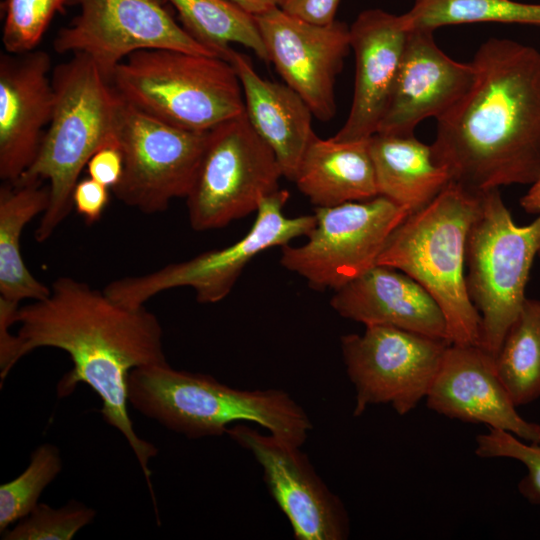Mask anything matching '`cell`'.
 Masks as SVG:
<instances>
[{
  "instance_id": "cell-35",
  "label": "cell",
  "mask_w": 540,
  "mask_h": 540,
  "mask_svg": "<svg viewBox=\"0 0 540 540\" xmlns=\"http://www.w3.org/2000/svg\"><path fill=\"white\" fill-rule=\"evenodd\" d=\"M19 303L0 297V377L3 380L14 367V349L16 335L10 333L12 325L16 324V313Z\"/></svg>"
},
{
  "instance_id": "cell-29",
  "label": "cell",
  "mask_w": 540,
  "mask_h": 540,
  "mask_svg": "<svg viewBox=\"0 0 540 540\" xmlns=\"http://www.w3.org/2000/svg\"><path fill=\"white\" fill-rule=\"evenodd\" d=\"M69 0H5L2 43L7 53L36 49L51 20L64 12Z\"/></svg>"
},
{
  "instance_id": "cell-31",
  "label": "cell",
  "mask_w": 540,
  "mask_h": 540,
  "mask_svg": "<svg viewBox=\"0 0 540 540\" xmlns=\"http://www.w3.org/2000/svg\"><path fill=\"white\" fill-rule=\"evenodd\" d=\"M475 442V453L480 458H508L522 463L527 472L518 483V491L528 502L540 506V443L491 428L478 435Z\"/></svg>"
},
{
  "instance_id": "cell-22",
  "label": "cell",
  "mask_w": 540,
  "mask_h": 540,
  "mask_svg": "<svg viewBox=\"0 0 540 540\" xmlns=\"http://www.w3.org/2000/svg\"><path fill=\"white\" fill-rule=\"evenodd\" d=\"M293 182L315 207H332L379 195L368 139L339 141L315 135Z\"/></svg>"
},
{
  "instance_id": "cell-18",
  "label": "cell",
  "mask_w": 540,
  "mask_h": 540,
  "mask_svg": "<svg viewBox=\"0 0 540 540\" xmlns=\"http://www.w3.org/2000/svg\"><path fill=\"white\" fill-rule=\"evenodd\" d=\"M51 60L42 50L0 56V177L17 182L37 157L52 117Z\"/></svg>"
},
{
  "instance_id": "cell-26",
  "label": "cell",
  "mask_w": 540,
  "mask_h": 540,
  "mask_svg": "<svg viewBox=\"0 0 540 540\" xmlns=\"http://www.w3.org/2000/svg\"><path fill=\"white\" fill-rule=\"evenodd\" d=\"M494 362L517 407L540 398V300L525 299Z\"/></svg>"
},
{
  "instance_id": "cell-34",
  "label": "cell",
  "mask_w": 540,
  "mask_h": 540,
  "mask_svg": "<svg viewBox=\"0 0 540 540\" xmlns=\"http://www.w3.org/2000/svg\"><path fill=\"white\" fill-rule=\"evenodd\" d=\"M341 0H279L278 8L285 13L314 24L334 22Z\"/></svg>"
},
{
  "instance_id": "cell-33",
  "label": "cell",
  "mask_w": 540,
  "mask_h": 540,
  "mask_svg": "<svg viewBox=\"0 0 540 540\" xmlns=\"http://www.w3.org/2000/svg\"><path fill=\"white\" fill-rule=\"evenodd\" d=\"M86 167L90 178L112 189L123 174V156L119 146L101 148L92 155Z\"/></svg>"
},
{
  "instance_id": "cell-27",
  "label": "cell",
  "mask_w": 540,
  "mask_h": 540,
  "mask_svg": "<svg viewBox=\"0 0 540 540\" xmlns=\"http://www.w3.org/2000/svg\"><path fill=\"white\" fill-rule=\"evenodd\" d=\"M407 31L449 25L504 23L540 27V4L514 0H415L402 14Z\"/></svg>"
},
{
  "instance_id": "cell-21",
  "label": "cell",
  "mask_w": 540,
  "mask_h": 540,
  "mask_svg": "<svg viewBox=\"0 0 540 540\" xmlns=\"http://www.w3.org/2000/svg\"><path fill=\"white\" fill-rule=\"evenodd\" d=\"M224 59L233 65L239 77L250 125L275 154L283 176L293 181L316 135L310 107L286 83L262 78L247 55L230 47Z\"/></svg>"
},
{
  "instance_id": "cell-24",
  "label": "cell",
  "mask_w": 540,
  "mask_h": 540,
  "mask_svg": "<svg viewBox=\"0 0 540 540\" xmlns=\"http://www.w3.org/2000/svg\"><path fill=\"white\" fill-rule=\"evenodd\" d=\"M49 185L43 181L4 182L0 188V297L20 303L42 300L50 287L36 279L21 254L25 226L49 204Z\"/></svg>"
},
{
  "instance_id": "cell-2",
  "label": "cell",
  "mask_w": 540,
  "mask_h": 540,
  "mask_svg": "<svg viewBox=\"0 0 540 540\" xmlns=\"http://www.w3.org/2000/svg\"><path fill=\"white\" fill-rule=\"evenodd\" d=\"M471 63L473 85L436 120L434 158L475 192L531 185L540 175V52L490 38Z\"/></svg>"
},
{
  "instance_id": "cell-28",
  "label": "cell",
  "mask_w": 540,
  "mask_h": 540,
  "mask_svg": "<svg viewBox=\"0 0 540 540\" xmlns=\"http://www.w3.org/2000/svg\"><path fill=\"white\" fill-rule=\"evenodd\" d=\"M62 470L59 449L49 443L38 446L26 469L0 486V532L29 515L39 504L44 489Z\"/></svg>"
},
{
  "instance_id": "cell-9",
  "label": "cell",
  "mask_w": 540,
  "mask_h": 540,
  "mask_svg": "<svg viewBox=\"0 0 540 540\" xmlns=\"http://www.w3.org/2000/svg\"><path fill=\"white\" fill-rule=\"evenodd\" d=\"M289 193L278 189L265 197L254 224L235 243L206 251L191 259L170 263L153 272L116 279L105 293L129 307H142L157 294L178 287L194 290L199 303H216L232 290L245 266L258 254L293 239L307 236L316 224L315 215L286 217L283 209Z\"/></svg>"
},
{
  "instance_id": "cell-4",
  "label": "cell",
  "mask_w": 540,
  "mask_h": 540,
  "mask_svg": "<svg viewBox=\"0 0 540 540\" xmlns=\"http://www.w3.org/2000/svg\"><path fill=\"white\" fill-rule=\"evenodd\" d=\"M55 104L37 157L18 181H48L50 199L35 231L47 241L73 209V191L92 155L118 145L116 116L120 96L85 54L54 69Z\"/></svg>"
},
{
  "instance_id": "cell-6",
  "label": "cell",
  "mask_w": 540,
  "mask_h": 540,
  "mask_svg": "<svg viewBox=\"0 0 540 540\" xmlns=\"http://www.w3.org/2000/svg\"><path fill=\"white\" fill-rule=\"evenodd\" d=\"M109 82L138 109L187 130L209 131L245 113L239 77L219 56L143 49L117 65Z\"/></svg>"
},
{
  "instance_id": "cell-5",
  "label": "cell",
  "mask_w": 540,
  "mask_h": 540,
  "mask_svg": "<svg viewBox=\"0 0 540 540\" xmlns=\"http://www.w3.org/2000/svg\"><path fill=\"white\" fill-rule=\"evenodd\" d=\"M481 196L451 181L393 230L377 260L409 275L434 298L445 317L449 344L479 342L481 318L468 294L465 264Z\"/></svg>"
},
{
  "instance_id": "cell-20",
  "label": "cell",
  "mask_w": 540,
  "mask_h": 540,
  "mask_svg": "<svg viewBox=\"0 0 540 540\" xmlns=\"http://www.w3.org/2000/svg\"><path fill=\"white\" fill-rule=\"evenodd\" d=\"M331 307L366 326H390L447 340L444 314L416 280L386 265H375L335 291Z\"/></svg>"
},
{
  "instance_id": "cell-14",
  "label": "cell",
  "mask_w": 540,
  "mask_h": 540,
  "mask_svg": "<svg viewBox=\"0 0 540 540\" xmlns=\"http://www.w3.org/2000/svg\"><path fill=\"white\" fill-rule=\"evenodd\" d=\"M263 470L267 489L287 517L298 540H345L350 533L347 510L314 470L301 446L244 422L227 429Z\"/></svg>"
},
{
  "instance_id": "cell-3",
  "label": "cell",
  "mask_w": 540,
  "mask_h": 540,
  "mask_svg": "<svg viewBox=\"0 0 540 540\" xmlns=\"http://www.w3.org/2000/svg\"><path fill=\"white\" fill-rule=\"evenodd\" d=\"M128 401L135 410L190 439L221 436L251 422L302 446L312 430L306 411L279 389L241 390L210 375L176 370L168 362L133 369Z\"/></svg>"
},
{
  "instance_id": "cell-38",
  "label": "cell",
  "mask_w": 540,
  "mask_h": 540,
  "mask_svg": "<svg viewBox=\"0 0 540 540\" xmlns=\"http://www.w3.org/2000/svg\"><path fill=\"white\" fill-rule=\"evenodd\" d=\"M538 255L540 256V250H539V253H538Z\"/></svg>"
},
{
  "instance_id": "cell-37",
  "label": "cell",
  "mask_w": 540,
  "mask_h": 540,
  "mask_svg": "<svg viewBox=\"0 0 540 540\" xmlns=\"http://www.w3.org/2000/svg\"><path fill=\"white\" fill-rule=\"evenodd\" d=\"M520 206L528 214H540V175L521 197Z\"/></svg>"
},
{
  "instance_id": "cell-32",
  "label": "cell",
  "mask_w": 540,
  "mask_h": 540,
  "mask_svg": "<svg viewBox=\"0 0 540 540\" xmlns=\"http://www.w3.org/2000/svg\"><path fill=\"white\" fill-rule=\"evenodd\" d=\"M73 208L87 224L99 221L109 203V187L88 177L77 182Z\"/></svg>"
},
{
  "instance_id": "cell-16",
  "label": "cell",
  "mask_w": 540,
  "mask_h": 540,
  "mask_svg": "<svg viewBox=\"0 0 540 540\" xmlns=\"http://www.w3.org/2000/svg\"><path fill=\"white\" fill-rule=\"evenodd\" d=\"M425 400L430 410L450 419L540 443V425L517 412L494 357L478 345L448 344Z\"/></svg>"
},
{
  "instance_id": "cell-23",
  "label": "cell",
  "mask_w": 540,
  "mask_h": 540,
  "mask_svg": "<svg viewBox=\"0 0 540 540\" xmlns=\"http://www.w3.org/2000/svg\"><path fill=\"white\" fill-rule=\"evenodd\" d=\"M379 195L414 213L428 205L452 181L431 145L411 135L376 133L368 139Z\"/></svg>"
},
{
  "instance_id": "cell-1",
  "label": "cell",
  "mask_w": 540,
  "mask_h": 540,
  "mask_svg": "<svg viewBox=\"0 0 540 540\" xmlns=\"http://www.w3.org/2000/svg\"><path fill=\"white\" fill-rule=\"evenodd\" d=\"M16 323L15 364L41 347L67 352L73 368L58 383V396L70 395L80 382L90 386L102 401L103 419L127 440L152 493L149 462L158 451L136 434L127 404L129 373L167 362L157 317L145 306L120 304L104 290L61 276L46 298L18 308Z\"/></svg>"
},
{
  "instance_id": "cell-17",
  "label": "cell",
  "mask_w": 540,
  "mask_h": 540,
  "mask_svg": "<svg viewBox=\"0 0 540 540\" xmlns=\"http://www.w3.org/2000/svg\"><path fill=\"white\" fill-rule=\"evenodd\" d=\"M433 32L409 30L399 72L377 133L411 135L427 119L447 113L475 79L471 62H458L436 44Z\"/></svg>"
},
{
  "instance_id": "cell-36",
  "label": "cell",
  "mask_w": 540,
  "mask_h": 540,
  "mask_svg": "<svg viewBox=\"0 0 540 540\" xmlns=\"http://www.w3.org/2000/svg\"><path fill=\"white\" fill-rule=\"evenodd\" d=\"M247 13L259 16L278 7L279 0H228Z\"/></svg>"
},
{
  "instance_id": "cell-7",
  "label": "cell",
  "mask_w": 540,
  "mask_h": 540,
  "mask_svg": "<svg viewBox=\"0 0 540 540\" xmlns=\"http://www.w3.org/2000/svg\"><path fill=\"white\" fill-rule=\"evenodd\" d=\"M540 250V214L518 226L499 189L482 192L466 242V284L480 318L478 346L493 357L517 318Z\"/></svg>"
},
{
  "instance_id": "cell-19",
  "label": "cell",
  "mask_w": 540,
  "mask_h": 540,
  "mask_svg": "<svg viewBox=\"0 0 540 540\" xmlns=\"http://www.w3.org/2000/svg\"><path fill=\"white\" fill-rule=\"evenodd\" d=\"M355 81L347 119L333 136L367 140L377 133L401 65L408 31L402 16L382 9L362 11L349 27Z\"/></svg>"
},
{
  "instance_id": "cell-30",
  "label": "cell",
  "mask_w": 540,
  "mask_h": 540,
  "mask_svg": "<svg viewBox=\"0 0 540 540\" xmlns=\"http://www.w3.org/2000/svg\"><path fill=\"white\" fill-rule=\"evenodd\" d=\"M95 516L94 509L75 500L57 509L39 503L29 515L1 535L3 540H71Z\"/></svg>"
},
{
  "instance_id": "cell-11",
  "label": "cell",
  "mask_w": 540,
  "mask_h": 540,
  "mask_svg": "<svg viewBox=\"0 0 540 540\" xmlns=\"http://www.w3.org/2000/svg\"><path fill=\"white\" fill-rule=\"evenodd\" d=\"M409 211L378 195L315 207L316 224L300 246L281 247L280 264L317 290L340 289L373 266Z\"/></svg>"
},
{
  "instance_id": "cell-10",
  "label": "cell",
  "mask_w": 540,
  "mask_h": 540,
  "mask_svg": "<svg viewBox=\"0 0 540 540\" xmlns=\"http://www.w3.org/2000/svg\"><path fill=\"white\" fill-rule=\"evenodd\" d=\"M208 133L171 125L120 96L116 138L123 156V174L112 188L116 198L146 214L162 212L173 199L186 198Z\"/></svg>"
},
{
  "instance_id": "cell-15",
  "label": "cell",
  "mask_w": 540,
  "mask_h": 540,
  "mask_svg": "<svg viewBox=\"0 0 540 540\" xmlns=\"http://www.w3.org/2000/svg\"><path fill=\"white\" fill-rule=\"evenodd\" d=\"M255 19L268 61L284 83L304 99L314 117L331 120L337 111L336 80L351 49L349 27L337 20L310 23L278 7Z\"/></svg>"
},
{
  "instance_id": "cell-8",
  "label": "cell",
  "mask_w": 540,
  "mask_h": 540,
  "mask_svg": "<svg viewBox=\"0 0 540 540\" xmlns=\"http://www.w3.org/2000/svg\"><path fill=\"white\" fill-rule=\"evenodd\" d=\"M281 166L246 114L209 130L200 164L186 199L195 231L225 227L258 210L279 188Z\"/></svg>"
},
{
  "instance_id": "cell-25",
  "label": "cell",
  "mask_w": 540,
  "mask_h": 540,
  "mask_svg": "<svg viewBox=\"0 0 540 540\" xmlns=\"http://www.w3.org/2000/svg\"><path fill=\"white\" fill-rule=\"evenodd\" d=\"M177 11L181 25L201 44L224 58L231 44L251 49L268 61L255 16L228 0H166Z\"/></svg>"
},
{
  "instance_id": "cell-12",
  "label": "cell",
  "mask_w": 540,
  "mask_h": 540,
  "mask_svg": "<svg viewBox=\"0 0 540 540\" xmlns=\"http://www.w3.org/2000/svg\"><path fill=\"white\" fill-rule=\"evenodd\" d=\"M448 342L390 326H366L341 337L348 378L355 388L353 416L389 404L401 416L425 399Z\"/></svg>"
},
{
  "instance_id": "cell-13",
  "label": "cell",
  "mask_w": 540,
  "mask_h": 540,
  "mask_svg": "<svg viewBox=\"0 0 540 540\" xmlns=\"http://www.w3.org/2000/svg\"><path fill=\"white\" fill-rule=\"evenodd\" d=\"M73 5L79 14L59 30L54 49L87 55L109 81L117 65L143 49L219 56L193 38L158 0H69Z\"/></svg>"
}]
</instances>
